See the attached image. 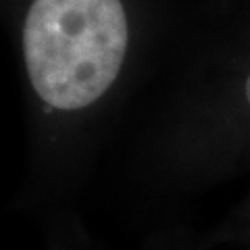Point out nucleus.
<instances>
[{"mask_svg":"<svg viewBox=\"0 0 250 250\" xmlns=\"http://www.w3.org/2000/svg\"><path fill=\"white\" fill-rule=\"evenodd\" d=\"M131 169L159 196L207 190L250 175V57L231 73L146 111Z\"/></svg>","mask_w":250,"mask_h":250,"instance_id":"nucleus-1","label":"nucleus"},{"mask_svg":"<svg viewBox=\"0 0 250 250\" xmlns=\"http://www.w3.org/2000/svg\"><path fill=\"white\" fill-rule=\"evenodd\" d=\"M21 38L25 73L44 115L77 121L106 115L131 46L123 0H31Z\"/></svg>","mask_w":250,"mask_h":250,"instance_id":"nucleus-2","label":"nucleus"},{"mask_svg":"<svg viewBox=\"0 0 250 250\" xmlns=\"http://www.w3.org/2000/svg\"><path fill=\"white\" fill-rule=\"evenodd\" d=\"M217 246H233V248L250 250V188L229 208V213L215 225V229L200 242V248H217Z\"/></svg>","mask_w":250,"mask_h":250,"instance_id":"nucleus-3","label":"nucleus"}]
</instances>
